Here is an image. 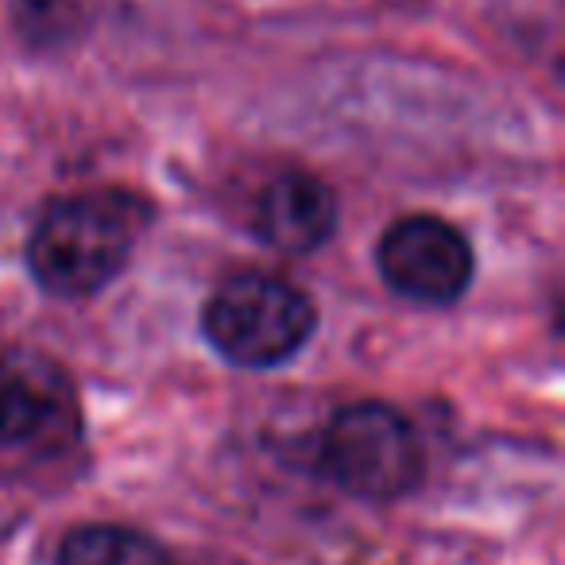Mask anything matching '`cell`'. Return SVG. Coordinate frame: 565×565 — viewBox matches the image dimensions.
I'll return each mask as SVG.
<instances>
[{
  "label": "cell",
  "mask_w": 565,
  "mask_h": 565,
  "mask_svg": "<svg viewBox=\"0 0 565 565\" xmlns=\"http://www.w3.org/2000/svg\"><path fill=\"white\" fill-rule=\"evenodd\" d=\"M338 228V198L315 174H279L264 190L256 210V233L287 256L318 252Z\"/></svg>",
  "instance_id": "6"
},
{
  "label": "cell",
  "mask_w": 565,
  "mask_h": 565,
  "mask_svg": "<svg viewBox=\"0 0 565 565\" xmlns=\"http://www.w3.org/2000/svg\"><path fill=\"white\" fill-rule=\"evenodd\" d=\"M58 565H171V557L132 526L86 523L63 539Z\"/></svg>",
  "instance_id": "7"
},
{
  "label": "cell",
  "mask_w": 565,
  "mask_h": 565,
  "mask_svg": "<svg viewBox=\"0 0 565 565\" xmlns=\"http://www.w3.org/2000/svg\"><path fill=\"white\" fill-rule=\"evenodd\" d=\"M140 202L125 194L58 198L28 236V267L55 299H89L105 291L132 259L140 236Z\"/></svg>",
  "instance_id": "1"
},
{
  "label": "cell",
  "mask_w": 565,
  "mask_h": 565,
  "mask_svg": "<svg viewBox=\"0 0 565 565\" xmlns=\"http://www.w3.org/2000/svg\"><path fill=\"white\" fill-rule=\"evenodd\" d=\"M322 472L356 500H399L423 480V446L387 403H353L330 418L318 446Z\"/></svg>",
  "instance_id": "3"
},
{
  "label": "cell",
  "mask_w": 565,
  "mask_h": 565,
  "mask_svg": "<svg viewBox=\"0 0 565 565\" xmlns=\"http://www.w3.org/2000/svg\"><path fill=\"white\" fill-rule=\"evenodd\" d=\"M315 302L267 271H244L221 282L205 302L202 330L236 369H275L291 361L315 333Z\"/></svg>",
  "instance_id": "2"
},
{
  "label": "cell",
  "mask_w": 565,
  "mask_h": 565,
  "mask_svg": "<svg viewBox=\"0 0 565 565\" xmlns=\"http://www.w3.org/2000/svg\"><path fill=\"white\" fill-rule=\"evenodd\" d=\"M74 423V392L55 361L0 353V449L63 438Z\"/></svg>",
  "instance_id": "5"
},
{
  "label": "cell",
  "mask_w": 565,
  "mask_h": 565,
  "mask_svg": "<svg viewBox=\"0 0 565 565\" xmlns=\"http://www.w3.org/2000/svg\"><path fill=\"white\" fill-rule=\"evenodd\" d=\"M384 282L403 299L449 307L472 282V248L449 221L415 213L395 221L376 248Z\"/></svg>",
  "instance_id": "4"
}]
</instances>
